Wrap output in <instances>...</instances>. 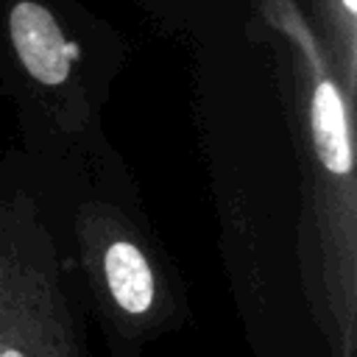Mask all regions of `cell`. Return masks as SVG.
Masks as SVG:
<instances>
[{"instance_id":"obj_1","label":"cell","mask_w":357,"mask_h":357,"mask_svg":"<svg viewBox=\"0 0 357 357\" xmlns=\"http://www.w3.org/2000/svg\"><path fill=\"white\" fill-rule=\"evenodd\" d=\"M11 42L17 47V56L22 59L25 70L47 86H56L67 81L70 75V59L73 47L61 36L56 20L50 11L39 3L22 0L11 11Z\"/></svg>"},{"instance_id":"obj_2","label":"cell","mask_w":357,"mask_h":357,"mask_svg":"<svg viewBox=\"0 0 357 357\" xmlns=\"http://www.w3.org/2000/svg\"><path fill=\"white\" fill-rule=\"evenodd\" d=\"M312 126H315V148L326 170L349 173L351 151H349V128H346V109L340 92L332 81H321L312 95Z\"/></svg>"},{"instance_id":"obj_5","label":"cell","mask_w":357,"mask_h":357,"mask_svg":"<svg viewBox=\"0 0 357 357\" xmlns=\"http://www.w3.org/2000/svg\"><path fill=\"white\" fill-rule=\"evenodd\" d=\"M343 6H346V11H354L357 8V0H343Z\"/></svg>"},{"instance_id":"obj_3","label":"cell","mask_w":357,"mask_h":357,"mask_svg":"<svg viewBox=\"0 0 357 357\" xmlns=\"http://www.w3.org/2000/svg\"><path fill=\"white\" fill-rule=\"evenodd\" d=\"M103 265H106V279L117 304L134 315L145 312L153 301V276L139 248L131 243H114L109 245Z\"/></svg>"},{"instance_id":"obj_4","label":"cell","mask_w":357,"mask_h":357,"mask_svg":"<svg viewBox=\"0 0 357 357\" xmlns=\"http://www.w3.org/2000/svg\"><path fill=\"white\" fill-rule=\"evenodd\" d=\"M0 357H25V354H20V351H14V349H6V351H0Z\"/></svg>"}]
</instances>
